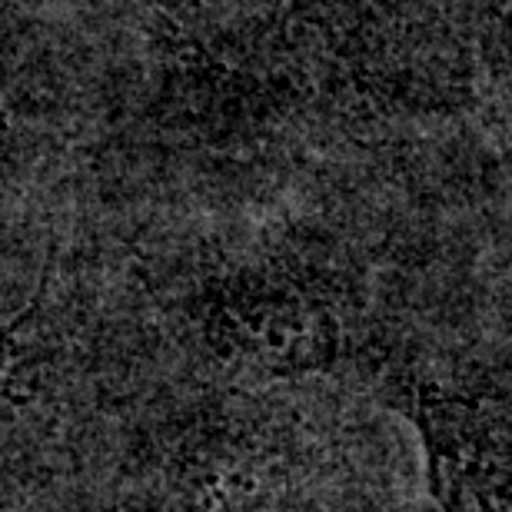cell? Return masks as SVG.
Masks as SVG:
<instances>
[{
  "instance_id": "obj_1",
  "label": "cell",
  "mask_w": 512,
  "mask_h": 512,
  "mask_svg": "<svg viewBox=\"0 0 512 512\" xmlns=\"http://www.w3.org/2000/svg\"><path fill=\"white\" fill-rule=\"evenodd\" d=\"M436 463V489L449 512H506V429L489 419L479 429L469 416L443 409L426 423Z\"/></svg>"
}]
</instances>
